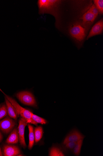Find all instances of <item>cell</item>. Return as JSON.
<instances>
[{"mask_svg":"<svg viewBox=\"0 0 103 156\" xmlns=\"http://www.w3.org/2000/svg\"><path fill=\"white\" fill-rule=\"evenodd\" d=\"M62 1L58 0H39L37 5L40 14H50L55 17L57 27L59 26L60 18L59 8Z\"/></svg>","mask_w":103,"mask_h":156,"instance_id":"cell-1","label":"cell"},{"mask_svg":"<svg viewBox=\"0 0 103 156\" xmlns=\"http://www.w3.org/2000/svg\"><path fill=\"white\" fill-rule=\"evenodd\" d=\"M70 35L79 43L83 42L87 33V28L82 23L75 22L70 24L69 28Z\"/></svg>","mask_w":103,"mask_h":156,"instance_id":"cell-2","label":"cell"},{"mask_svg":"<svg viewBox=\"0 0 103 156\" xmlns=\"http://www.w3.org/2000/svg\"><path fill=\"white\" fill-rule=\"evenodd\" d=\"M0 90L4 94L5 97L9 101L13 106L19 116L20 115L21 117L25 118L28 123H31L36 126L37 125V123L32 119V112L22 107L14 99L5 94L1 89Z\"/></svg>","mask_w":103,"mask_h":156,"instance_id":"cell-3","label":"cell"},{"mask_svg":"<svg viewBox=\"0 0 103 156\" xmlns=\"http://www.w3.org/2000/svg\"><path fill=\"white\" fill-rule=\"evenodd\" d=\"M16 96L21 103L25 105L34 107L37 106L34 96L29 91H21L16 94Z\"/></svg>","mask_w":103,"mask_h":156,"instance_id":"cell-4","label":"cell"},{"mask_svg":"<svg viewBox=\"0 0 103 156\" xmlns=\"http://www.w3.org/2000/svg\"><path fill=\"white\" fill-rule=\"evenodd\" d=\"M15 125L14 120L8 116L0 121V130L4 133L8 134L13 130Z\"/></svg>","mask_w":103,"mask_h":156,"instance_id":"cell-5","label":"cell"},{"mask_svg":"<svg viewBox=\"0 0 103 156\" xmlns=\"http://www.w3.org/2000/svg\"><path fill=\"white\" fill-rule=\"evenodd\" d=\"M28 123L26 120L21 117L19 120L18 132L19 141L21 146L24 148L26 147V145L25 138V130L26 126L28 125Z\"/></svg>","mask_w":103,"mask_h":156,"instance_id":"cell-6","label":"cell"},{"mask_svg":"<svg viewBox=\"0 0 103 156\" xmlns=\"http://www.w3.org/2000/svg\"><path fill=\"white\" fill-rule=\"evenodd\" d=\"M97 17L95 15L89 11L85 10L84 13L80 18L82 20V22L81 23L87 28V27L90 26L93 23Z\"/></svg>","mask_w":103,"mask_h":156,"instance_id":"cell-7","label":"cell"},{"mask_svg":"<svg viewBox=\"0 0 103 156\" xmlns=\"http://www.w3.org/2000/svg\"><path fill=\"white\" fill-rule=\"evenodd\" d=\"M84 137L77 131L70 133L64 140L63 144L65 145L70 142H77L80 140L83 139Z\"/></svg>","mask_w":103,"mask_h":156,"instance_id":"cell-8","label":"cell"},{"mask_svg":"<svg viewBox=\"0 0 103 156\" xmlns=\"http://www.w3.org/2000/svg\"><path fill=\"white\" fill-rule=\"evenodd\" d=\"M103 21L102 19L97 21L92 28L86 39H88L92 37L101 34L103 31Z\"/></svg>","mask_w":103,"mask_h":156,"instance_id":"cell-9","label":"cell"},{"mask_svg":"<svg viewBox=\"0 0 103 156\" xmlns=\"http://www.w3.org/2000/svg\"><path fill=\"white\" fill-rule=\"evenodd\" d=\"M5 156H15L20 154V150L19 147L12 145H5L3 148Z\"/></svg>","mask_w":103,"mask_h":156,"instance_id":"cell-10","label":"cell"},{"mask_svg":"<svg viewBox=\"0 0 103 156\" xmlns=\"http://www.w3.org/2000/svg\"><path fill=\"white\" fill-rule=\"evenodd\" d=\"M5 99L9 116L15 120H17L18 117H19V115L14 107L6 97H5Z\"/></svg>","mask_w":103,"mask_h":156,"instance_id":"cell-11","label":"cell"},{"mask_svg":"<svg viewBox=\"0 0 103 156\" xmlns=\"http://www.w3.org/2000/svg\"><path fill=\"white\" fill-rule=\"evenodd\" d=\"M19 137L18 128H15L6 140V142L8 144L18 143Z\"/></svg>","mask_w":103,"mask_h":156,"instance_id":"cell-12","label":"cell"},{"mask_svg":"<svg viewBox=\"0 0 103 156\" xmlns=\"http://www.w3.org/2000/svg\"><path fill=\"white\" fill-rule=\"evenodd\" d=\"M29 130V142L28 148L29 150H31L34 146L35 141V135L34 128L31 125H28Z\"/></svg>","mask_w":103,"mask_h":156,"instance_id":"cell-13","label":"cell"},{"mask_svg":"<svg viewBox=\"0 0 103 156\" xmlns=\"http://www.w3.org/2000/svg\"><path fill=\"white\" fill-rule=\"evenodd\" d=\"M35 141L36 143L39 142L41 139L43 134L42 127L41 126L36 127L34 130Z\"/></svg>","mask_w":103,"mask_h":156,"instance_id":"cell-14","label":"cell"},{"mask_svg":"<svg viewBox=\"0 0 103 156\" xmlns=\"http://www.w3.org/2000/svg\"><path fill=\"white\" fill-rule=\"evenodd\" d=\"M83 139H81L77 142L73 149L74 153L76 156H78L80 154Z\"/></svg>","mask_w":103,"mask_h":156,"instance_id":"cell-15","label":"cell"},{"mask_svg":"<svg viewBox=\"0 0 103 156\" xmlns=\"http://www.w3.org/2000/svg\"><path fill=\"white\" fill-rule=\"evenodd\" d=\"M49 156H64V155L60 149L57 147H53L50 150Z\"/></svg>","mask_w":103,"mask_h":156,"instance_id":"cell-16","label":"cell"},{"mask_svg":"<svg viewBox=\"0 0 103 156\" xmlns=\"http://www.w3.org/2000/svg\"><path fill=\"white\" fill-rule=\"evenodd\" d=\"M94 4L98 10L99 13L101 14L103 13V1L102 0H95L94 1Z\"/></svg>","mask_w":103,"mask_h":156,"instance_id":"cell-17","label":"cell"},{"mask_svg":"<svg viewBox=\"0 0 103 156\" xmlns=\"http://www.w3.org/2000/svg\"><path fill=\"white\" fill-rule=\"evenodd\" d=\"M32 119L37 123L41 124L42 125H45L47 123L46 121L40 117L32 113Z\"/></svg>","mask_w":103,"mask_h":156,"instance_id":"cell-18","label":"cell"},{"mask_svg":"<svg viewBox=\"0 0 103 156\" xmlns=\"http://www.w3.org/2000/svg\"><path fill=\"white\" fill-rule=\"evenodd\" d=\"M8 111L6 105L4 104L0 108V120L6 117L8 114Z\"/></svg>","mask_w":103,"mask_h":156,"instance_id":"cell-19","label":"cell"},{"mask_svg":"<svg viewBox=\"0 0 103 156\" xmlns=\"http://www.w3.org/2000/svg\"><path fill=\"white\" fill-rule=\"evenodd\" d=\"M86 10L89 11L92 13L96 17L98 16L99 12L94 4H92L89 5Z\"/></svg>","mask_w":103,"mask_h":156,"instance_id":"cell-20","label":"cell"},{"mask_svg":"<svg viewBox=\"0 0 103 156\" xmlns=\"http://www.w3.org/2000/svg\"><path fill=\"white\" fill-rule=\"evenodd\" d=\"M76 142H69L65 145V147L67 149L71 150H73L75 147Z\"/></svg>","mask_w":103,"mask_h":156,"instance_id":"cell-21","label":"cell"},{"mask_svg":"<svg viewBox=\"0 0 103 156\" xmlns=\"http://www.w3.org/2000/svg\"><path fill=\"white\" fill-rule=\"evenodd\" d=\"M3 136L1 132H0V142H2L3 139Z\"/></svg>","mask_w":103,"mask_h":156,"instance_id":"cell-22","label":"cell"},{"mask_svg":"<svg viewBox=\"0 0 103 156\" xmlns=\"http://www.w3.org/2000/svg\"><path fill=\"white\" fill-rule=\"evenodd\" d=\"M3 156V154L1 152V148H0V156Z\"/></svg>","mask_w":103,"mask_h":156,"instance_id":"cell-23","label":"cell"},{"mask_svg":"<svg viewBox=\"0 0 103 156\" xmlns=\"http://www.w3.org/2000/svg\"><path fill=\"white\" fill-rule=\"evenodd\" d=\"M1 104H0V108H1Z\"/></svg>","mask_w":103,"mask_h":156,"instance_id":"cell-24","label":"cell"}]
</instances>
